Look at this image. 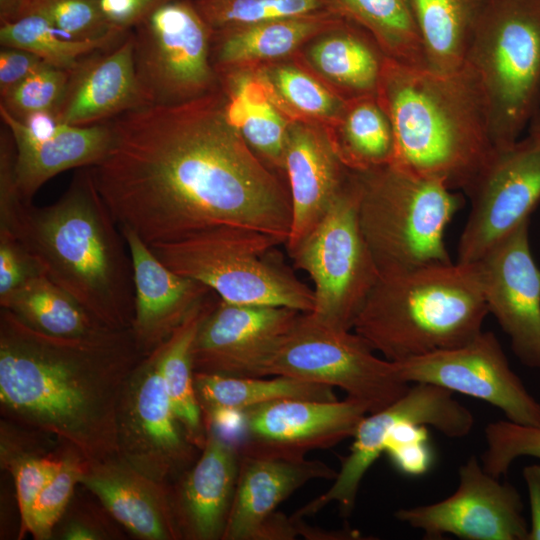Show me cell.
<instances>
[{
    "label": "cell",
    "mask_w": 540,
    "mask_h": 540,
    "mask_svg": "<svg viewBox=\"0 0 540 540\" xmlns=\"http://www.w3.org/2000/svg\"><path fill=\"white\" fill-rule=\"evenodd\" d=\"M407 384L428 383L485 401L507 420L540 426V402L512 370L501 344L491 331L450 349L395 362Z\"/></svg>",
    "instance_id": "4fadbf2b"
},
{
    "label": "cell",
    "mask_w": 540,
    "mask_h": 540,
    "mask_svg": "<svg viewBox=\"0 0 540 540\" xmlns=\"http://www.w3.org/2000/svg\"><path fill=\"white\" fill-rule=\"evenodd\" d=\"M6 234L20 240L46 276L99 322L131 328L135 286L130 251L90 167L78 172L54 203L36 207L23 202Z\"/></svg>",
    "instance_id": "277c9868"
},
{
    "label": "cell",
    "mask_w": 540,
    "mask_h": 540,
    "mask_svg": "<svg viewBox=\"0 0 540 540\" xmlns=\"http://www.w3.org/2000/svg\"><path fill=\"white\" fill-rule=\"evenodd\" d=\"M529 135L540 139V106L528 125Z\"/></svg>",
    "instance_id": "681fc988"
},
{
    "label": "cell",
    "mask_w": 540,
    "mask_h": 540,
    "mask_svg": "<svg viewBox=\"0 0 540 540\" xmlns=\"http://www.w3.org/2000/svg\"><path fill=\"white\" fill-rule=\"evenodd\" d=\"M144 356L131 328L55 336L1 308V413L85 463L118 456L121 399Z\"/></svg>",
    "instance_id": "7a4b0ae2"
},
{
    "label": "cell",
    "mask_w": 540,
    "mask_h": 540,
    "mask_svg": "<svg viewBox=\"0 0 540 540\" xmlns=\"http://www.w3.org/2000/svg\"><path fill=\"white\" fill-rule=\"evenodd\" d=\"M300 313L286 307L233 304L216 295L194 339V372L265 377L267 363Z\"/></svg>",
    "instance_id": "2e32d148"
},
{
    "label": "cell",
    "mask_w": 540,
    "mask_h": 540,
    "mask_svg": "<svg viewBox=\"0 0 540 540\" xmlns=\"http://www.w3.org/2000/svg\"><path fill=\"white\" fill-rule=\"evenodd\" d=\"M298 52L302 61L346 100L377 96L385 59L372 36L344 19Z\"/></svg>",
    "instance_id": "4316f807"
},
{
    "label": "cell",
    "mask_w": 540,
    "mask_h": 540,
    "mask_svg": "<svg viewBox=\"0 0 540 540\" xmlns=\"http://www.w3.org/2000/svg\"><path fill=\"white\" fill-rule=\"evenodd\" d=\"M121 228V227H120ZM133 265L135 309L131 331L144 355L149 354L212 291L166 266L129 228H121Z\"/></svg>",
    "instance_id": "7402d4cb"
},
{
    "label": "cell",
    "mask_w": 540,
    "mask_h": 540,
    "mask_svg": "<svg viewBox=\"0 0 540 540\" xmlns=\"http://www.w3.org/2000/svg\"><path fill=\"white\" fill-rule=\"evenodd\" d=\"M428 66L453 71L465 64L485 0H409Z\"/></svg>",
    "instance_id": "f546056e"
},
{
    "label": "cell",
    "mask_w": 540,
    "mask_h": 540,
    "mask_svg": "<svg viewBox=\"0 0 540 540\" xmlns=\"http://www.w3.org/2000/svg\"><path fill=\"white\" fill-rule=\"evenodd\" d=\"M125 35L95 41L71 40L61 35L45 17L31 12L15 22L0 25L2 47L27 50L45 63L66 71L84 56L115 45Z\"/></svg>",
    "instance_id": "e575fe53"
},
{
    "label": "cell",
    "mask_w": 540,
    "mask_h": 540,
    "mask_svg": "<svg viewBox=\"0 0 540 540\" xmlns=\"http://www.w3.org/2000/svg\"><path fill=\"white\" fill-rule=\"evenodd\" d=\"M330 9L366 30L386 57L429 67L409 0H328Z\"/></svg>",
    "instance_id": "1f68e13d"
},
{
    "label": "cell",
    "mask_w": 540,
    "mask_h": 540,
    "mask_svg": "<svg viewBox=\"0 0 540 540\" xmlns=\"http://www.w3.org/2000/svg\"><path fill=\"white\" fill-rule=\"evenodd\" d=\"M147 106L136 78L131 31L115 45L81 58L68 71L55 115L59 123L91 126Z\"/></svg>",
    "instance_id": "44dd1931"
},
{
    "label": "cell",
    "mask_w": 540,
    "mask_h": 540,
    "mask_svg": "<svg viewBox=\"0 0 540 540\" xmlns=\"http://www.w3.org/2000/svg\"><path fill=\"white\" fill-rule=\"evenodd\" d=\"M529 222L490 248L477 262L488 312L526 367L540 369V268L533 258Z\"/></svg>",
    "instance_id": "e0dca14e"
},
{
    "label": "cell",
    "mask_w": 540,
    "mask_h": 540,
    "mask_svg": "<svg viewBox=\"0 0 540 540\" xmlns=\"http://www.w3.org/2000/svg\"><path fill=\"white\" fill-rule=\"evenodd\" d=\"M42 275L39 259L16 237L0 233V299Z\"/></svg>",
    "instance_id": "b9f144b4"
},
{
    "label": "cell",
    "mask_w": 540,
    "mask_h": 540,
    "mask_svg": "<svg viewBox=\"0 0 540 540\" xmlns=\"http://www.w3.org/2000/svg\"><path fill=\"white\" fill-rule=\"evenodd\" d=\"M352 330L300 313L266 365V376H287L338 387L347 397L381 410L406 393L396 363L377 357Z\"/></svg>",
    "instance_id": "30bf717a"
},
{
    "label": "cell",
    "mask_w": 540,
    "mask_h": 540,
    "mask_svg": "<svg viewBox=\"0 0 540 540\" xmlns=\"http://www.w3.org/2000/svg\"><path fill=\"white\" fill-rule=\"evenodd\" d=\"M222 88L176 106H142L110 120L111 146L91 172L121 228L148 245L218 226L289 237L287 186L250 149Z\"/></svg>",
    "instance_id": "6da1fadb"
},
{
    "label": "cell",
    "mask_w": 540,
    "mask_h": 540,
    "mask_svg": "<svg viewBox=\"0 0 540 540\" xmlns=\"http://www.w3.org/2000/svg\"><path fill=\"white\" fill-rule=\"evenodd\" d=\"M84 464L77 454L65 450L61 468L34 500L27 519L21 526L22 530L29 532L37 540H46L52 536L76 484H80Z\"/></svg>",
    "instance_id": "f35d334b"
},
{
    "label": "cell",
    "mask_w": 540,
    "mask_h": 540,
    "mask_svg": "<svg viewBox=\"0 0 540 540\" xmlns=\"http://www.w3.org/2000/svg\"><path fill=\"white\" fill-rule=\"evenodd\" d=\"M212 33L194 0L170 1L131 30L136 78L147 105H181L221 88L211 61Z\"/></svg>",
    "instance_id": "8fae6325"
},
{
    "label": "cell",
    "mask_w": 540,
    "mask_h": 540,
    "mask_svg": "<svg viewBox=\"0 0 540 540\" xmlns=\"http://www.w3.org/2000/svg\"><path fill=\"white\" fill-rule=\"evenodd\" d=\"M368 413L366 404L349 397L268 402L239 413L237 447L244 452L302 457L353 437Z\"/></svg>",
    "instance_id": "ac0fdd59"
},
{
    "label": "cell",
    "mask_w": 540,
    "mask_h": 540,
    "mask_svg": "<svg viewBox=\"0 0 540 540\" xmlns=\"http://www.w3.org/2000/svg\"><path fill=\"white\" fill-rule=\"evenodd\" d=\"M394 134L393 164L465 193L493 158L488 107L466 65L453 71L386 58L377 91Z\"/></svg>",
    "instance_id": "3957f363"
},
{
    "label": "cell",
    "mask_w": 540,
    "mask_h": 540,
    "mask_svg": "<svg viewBox=\"0 0 540 540\" xmlns=\"http://www.w3.org/2000/svg\"><path fill=\"white\" fill-rule=\"evenodd\" d=\"M453 494L438 502L394 513L396 519L438 540L452 535L465 540H527L529 525L517 489L482 467L474 455L458 470Z\"/></svg>",
    "instance_id": "9a60e30c"
},
{
    "label": "cell",
    "mask_w": 540,
    "mask_h": 540,
    "mask_svg": "<svg viewBox=\"0 0 540 540\" xmlns=\"http://www.w3.org/2000/svg\"><path fill=\"white\" fill-rule=\"evenodd\" d=\"M358 199V182L350 170L324 216L288 250L295 267L312 281L314 308L309 313L342 330H352L380 274L361 231Z\"/></svg>",
    "instance_id": "9c48e42d"
},
{
    "label": "cell",
    "mask_w": 540,
    "mask_h": 540,
    "mask_svg": "<svg viewBox=\"0 0 540 540\" xmlns=\"http://www.w3.org/2000/svg\"><path fill=\"white\" fill-rule=\"evenodd\" d=\"M104 534L92 523L84 520H72L63 529L62 538L66 540H96Z\"/></svg>",
    "instance_id": "7dc6e473"
},
{
    "label": "cell",
    "mask_w": 540,
    "mask_h": 540,
    "mask_svg": "<svg viewBox=\"0 0 540 540\" xmlns=\"http://www.w3.org/2000/svg\"><path fill=\"white\" fill-rule=\"evenodd\" d=\"M31 0H0V24H8L22 18Z\"/></svg>",
    "instance_id": "c3c4849f"
},
{
    "label": "cell",
    "mask_w": 540,
    "mask_h": 540,
    "mask_svg": "<svg viewBox=\"0 0 540 540\" xmlns=\"http://www.w3.org/2000/svg\"><path fill=\"white\" fill-rule=\"evenodd\" d=\"M485 98L497 150L540 106V0H485L465 64Z\"/></svg>",
    "instance_id": "52a82bcc"
},
{
    "label": "cell",
    "mask_w": 540,
    "mask_h": 540,
    "mask_svg": "<svg viewBox=\"0 0 540 540\" xmlns=\"http://www.w3.org/2000/svg\"><path fill=\"white\" fill-rule=\"evenodd\" d=\"M212 31L267 19L332 11L328 0H194Z\"/></svg>",
    "instance_id": "8d00e7d4"
},
{
    "label": "cell",
    "mask_w": 540,
    "mask_h": 540,
    "mask_svg": "<svg viewBox=\"0 0 540 540\" xmlns=\"http://www.w3.org/2000/svg\"><path fill=\"white\" fill-rule=\"evenodd\" d=\"M471 209L458 244V262L475 263L530 220L540 203V139L528 134L496 150L466 192Z\"/></svg>",
    "instance_id": "7c38bea8"
},
{
    "label": "cell",
    "mask_w": 540,
    "mask_h": 540,
    "mask_svg": "<svg viewBox=\"0 0 540 540\" xmlns=\"http://www.w3.org/2000/svg\"><path fill=\"white\" fill-rule=\"evenodd\" d=\"M112 29L127 33L160 6L173 0H98Z\"/></svg>",
    "instance_id": "7bdbcfd3"
},
{
    "label": "cell",
    "mask_w": 540,
    "mask_h": 540,
    "mask_svg": "<svg viewBox=\"0 0 540 540\" xmlns=\"http://www.w3.org/2000/svg\"><path fill=\"white\" fill-rule=\"evenodd\" d=\"M194 389L203 421L283 399H337L330 386L287 376L265 379L194 372Z\"/></svg>",
    "instance_id": "83f0119b"
},
{
    "label": "cell",
    "mask_w": 540,
    "mask_h": 540,
    "mask_svg": "<svg viewBox=\"0 0 540 540\" xmlns=\"http://www.w3.org/2000/svg\"><path fill=\"white\" fill-rule=\"evenodd\" d=\"M45 62L32 52L13 47L0 50V96L28 77Z\"/></svg>",
    "instance_id": "ee69618b"
},
{
    "label": "cell",
    "mask_w": 540,
    "mask_h": 540,
    "mask_svg": "<svg viewBox=\"0 0 540 540\" xmlns=\"http://www.w3.org/2000/svg\"><path fill=\"white\" fill-rule=\"evenodd\" d=\"M273 99L294 119L331 128L347 100L295 56L253 67Z\"/></svg>",
    "instance_id": "4dcf8cb0"
},
{
    "label": "cell",
    "mask_w": 540,
    "mask_h": 540,
    "mask_svg": "<svg viewBox=\"0 0 540 540\" xmlns=\"http://www.w3.org/2000/svg\"><path fill=\"white\" fill-rule=\"evenodd\" d=\"M237 444L206 428L201 455L181 477L172 505L181 538L222 539L237 484Z\"/></svg>",
    "instance_id": "603a6c76"
},
{
    "label": "cell",
    "mask_w": 540,
    "mask_h": 540,
    "mask_svg": "<svg viewBox=\"0 0 540 540\" xmlns=\"http://www.w3.org/2000/svg\"><path fill=\"white\" fill-rule=\"evenodd\" d=\"M353 172L359 224L379 273L452 262L444 233L462 205L459 194L393 163Z\"/></svg>",
    "instance_id": "8992f818"
},
{
    "label": "cell",
    "mask_w": 540,
    "mask_h": 540,
    "mask_svg": "<svg viewBox=\"0 0 540 540\" xmlns=\"http://www.w3.org/2000/svg\"><path fill=\"white\" fill-rule=\"evenodd\" d=\"M118 456L166 485L188 469L194 448L175 416L154 351L125 387L118 414Z\"/></svg>",
    "instance_id": "5bb4252c"
},
{
    "label": "cell",
    "mask_w": 540,
    "mask_h": 540,
    "mask_svg": "<svg viewBox=\"0 0 540 540\" xmlns=\"http://www.w3.org/2000/svg\"><path fill=\"white\" fill-rule=\"evenodd\" d=\"M29 12L45 17L71 40L95 41L126 34L112 29L98 0H31L26 13Z\"/></svg>",
    "instance_id": "74e56055"
},
{
    "label": "cell",
    "mask_w": 540,
    "mask_h": 540,
    "mask_svg": "<svg viewBox=\"0 0 540 540\" xmlns=\"http://www.w3.org/2000/svg\"><path fill=\"white\" fill-rule=\"evenodd\" d=\"M67 79L68 71L44 63L1 96L0 105L18 120L37 111L55 112Z\"/></svg>",
    "instance_id": "60d3db41"
},
{
    "label": "cell",
    "mask_w": 540,
    "mask_h": 540,
    "mask_svg": "<svg viewBox=\"0 0 540 540\" xmlns=\"http://www.w3.org/2000/svg\"><path fill=\"white\" fill-rule=\"evenodd\" d=\"M522 474L530 503V525L527 540H540V465L525 466Z\"/></svg>",
    "instance_id": "f6af8a7d"
},
{
    "label": "cell",
    "mask_w": 540,
    "mask_h": 540,
    "mask_svg": "<svg viewBox=\"0 0 540 540\" xmlns=\"http://www.w3.org/2000/svg\"><path fill=\"white\" fill-rule=\"evenodd\" d=\"M484 437L486 448L480 462L496 478L506 475L517 458L540 459V426L499 420L486 425Z\"/></svg>",
    "instance_id": "ab89813d"
},
{
    "label": "cell",
    "mask_w": 540,
    "mask_h": 540,
    "mask_svg": "<svg viewBox=\"0 0 540 540\" xmlns=\"http://www.w3.org/2000/svg\"><path fill=\"white\" fill-rule=\"evenodd\" d=\"M1 464L14 478L21 526L29 510L47 483L56 475L63 463V456L55 458L18 444L5 423H1Z\"/></svg>",
    "instance_id": "d590c367"
},
{
    "label": "cell",
    "mask_w": 540,
    "mask_h": 540,
    "mask_svg": "<svg viewBox=\"0 0 540 540\" xmlns=\"http://www.w3.org/2000/svg\"><path fill=\"white\" fill-rule=\"evenodd\" d=\"M34 137L42 139L54 135L62 125L52 111H37L20 120Z\"/></svg>",
    "instance_id": "bcb514c9"
},
{
    "label": "cell",
    "mask_w": 540,
    "mask_h": 540,
    "mask_svg": "<svg viewBox=\"0 0 540 540\" xmlns=\"http://www.w3.org/2000/svg\"><path fill=\"white\" fill-rule=\"evenodd\" d=\"M80 484L138 538H181L166 485L145 476L119 456L85 463Z\"/></svg>",
    "instance_id": "cb8c5ba5"
},
{
    "label": "cell",
    "mask_w": 540,
    "mask_h": 540,
    "mask_svg": "<svg viewBox=\"0 0 540 540\" xmlns=\"http://www.w3.org/2000/svg\"><path fill=\"white\" fill-rule=\"evenodd\" d=\"M487 314L476 263L430 264L380 273L352 331L399 362L469 342Z\"/></svg>",
    "instance_id": "5b68a950"
},
{
    "label": "cell",
    "mask_w": 540,
    "mask_h": 540,
    "mask_svg": "<svg viewBox=\"0 0 540 540\" xmlns=\"http://www.w3.org/2000/svg\"><path fill=\"white\" fill-rule=\"evenodd\" d=\"M216 294L211 292L153 351L174 413L192 444L202 449L206 430L194 389L192 348L199 325Z\"/></svg>",
    "instance_id": "f1b7e54d"
},
{
    "label": "cell",
    "mask_w": 540,
    "mask_h": 540,
    "mask_svg": "<svg viewBox=\"0 0 540 540\" xmlns=\"http://www.w3.org/2000/svg\"><path fill=\"white\" fill-rule=\"evenodd\" d=\"M0 306L32 328L55 336H84L107 327L46 275L0 299Z\"/></svg>",
    "instance_id": "836d02e7"
},
{
    "label": "cell",
    "mask_w": 540,
    "mask_h": 540,
    "mask_svg": "<svg viewBox=\"0 0 540 540\" xmlns=\"http://www.w3.org/2000/svg\"><path fill=\"white\" fill-rule=\"evenodd\" d=\"M344 19L333 11H321L216 30L211 39V61L220 72L284 60Z\"/></svg>",
    "instance_id": "484cf974"
},
{
    "label": "cell",
    "mask_w": 540,
    "mask_h": 540,
    "mask_svg": "<svg viewBox=\"0 0 540 540\" xmlns=\"http://www.w3.org/2000/svg\"><path fill=\"white\" fill-rule=\"evenodd\" d=\"M0 117L15 144L16 183L25 202H31L40 187L57 174L99 163L112 142L109 121L91 126L62 124L54 135L39 139L2 105Z\"/></svg>",
    "instance_id": "d4e9b609"
},
{
    "label": "cell",
    "mask_w": 540,
    "mask_h": 540,
    "mask_svg": "<svg viewBox=\"0 0 540 540\" xmlns=\"http://www.w3.org/2000/svg\"><path fill=\"white\" fill-rule=\"evenodd\" d=\"M279 244L283 243L259 231L218 226L149 246L171 270L205 285L226 302L311 312L312 288L269 255Z\"/></svg>",
    "instance_id": "ba28073f"
},
{
    "label": "cell",
    "mask_w": 540,
    "mask_h": 540,
    "mask_svg": "<svg viewBox=\"0 0 540 540\" xmlns=\"http://www.w3.org/2000/svg\"><path fill=\"white\" fill-rule=\"evenodd\" d=\"M284 175L292 210L285 244L290 250L324 216L350 170L341 161L328 127L292 119L285 142Z\"/></svg>",
    "instance_id": "ffe728a7"
},
{
    "label": "cell",
    "mask_w": 540,
    "mask_h": 540,
    "mask_svg": "<svg viewBox=\"0 0 540 540\" xmlns=\"http://www.w3.org/2000/svg\"><path fill=\"white\" fill-rule=\"evenodd\" d=\"M320 460L239 451V472L222 540H287L294 521L275 513L296 490L314 479H335Z\"/></svg>",
    "instance_id": "d6986e66"
},
{
    "label": "cell",
    "mask_w": 540,
    "mask_h": 540,
    "mask_svg": "<svg viewBox=\"0 0 540 540\" xmlns=\"http://www.w3.org/2000/svg\"><path fill=\"white\" fill-rule=\"evenodd\" d=\"M328 129L341 161L349 170L366 171L393 162V129L377 96L347 100L340 117Z\"/></svg>",
    "instance_id": "d6a6232c"
}]
</instances>
